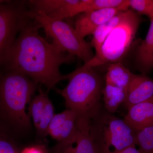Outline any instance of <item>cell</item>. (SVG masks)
<instances>
[{"mask_svg":"<svg viewBox=\"0 0 153 153\" xmlns=\"http://www.w3.org/2000/svg\"><path fill=\"white\" fill-rule=\"evenodd\" d=\"M40 28L41 25L33 18L19 33L4 56L0 68L24 74L37 84L45 85L49 91L65 80L60 66L72 63L75 56L58 51L40 36Z\"/></svg>","mask_w":153,"mask_h":153,"instance_id":"obj_1","label":"cell"},{"mask_svg":"<svg viewBox=\"0 0 153 153\" xmlns=\"http://www.w3.org/2000/svg\"><path fill=\"white\" fill-rule=\"evenodd\" d=\"M39 85L16 71L0 74V131L15 140L30 134L33 126L26 106Z\"/></svg>","mask_w":153,"mask_h":153,"instance_id":"obj_2","label":"cell"},{"mask_svg":"<svg viewBox=\"0 0 153 153\" xmlns=\"http://www.w3.org/2000/svg\"><path fill=\"white\" fill-rule=\"evenodd\" d=\"M65 79L68 85L58 91L67 109L75 112L77 118L91 123L102 109L104 79L95 68L84 65L65 75Z\"/></svg>","mask_w":153,"mask_h":153,"instance_id":"obj_3","label":"cell"},{"mask_svg":"<svg viewBox=\"0 0 153 153\" xmlns=\"http://www.w3.org/2000/svg\"><path fill=\"white\" fill-rule=\"evenodd\" d=\"M90 132L99 153H118L137 146V131L105 109L91 123Z\"/></svg>","mask_w":153,"mask_h":153,"instance_id":"obj_4","label":"cell"},{"mask_svg":"<svg viewBox=\"0 0 153 153\" xmlns=\"http://www.w3.org/2000/svg\"><path fill=\"white\" fill-rule=\"evenodd\" d=\"M140 22L139 14L130 9L126 11L123 18L107 37L92 60L84 65L95 68L121 62L130 48Z\"/></svg>","mask_w":153,"mask_h":153,"instance_id":"obj_5","label":"cell"},{"mask_svg":"<svg viewBox=\"0 0 153 153\" xmlns=\"http://www.w3.org/2000/svg\"><path fill=\"white\" fill-rule=\"evenodd\" d=\"M31 14L58 51L79 57L84 64L92 60L94 55L91 44L78 36L72 26L63 20L51 19L40 12Z\"/></svg>","mask_w":153,"mask_h":153,"instance_id":"obj_6","label":"cell"},{"mask_svg":"<svg viewBox=\"0 0 153 153\" xmlns=\"http://www.w3.org/2000/svg\"><path fill=\"white\" fill-rule=\"evenodd\" d=\"M33 19L28 1L0 4V66L19 33Z\"/></svg>","mask_w":153,"mask_h":153,"instance_id":"obj_7","label":"cell"},{"mask_svg":"<svg viewBox=\"0 0 153 153\" xmlns=\"http://www.w3.org/2000/svg\"><path fill=\"white\" fill-rule=\"evenodd\" d=\"M90 124L76 118L74 131L66 139L57 142L52 153H99L91 136Z\"/></svg>","mask_w":153,"mask_h":153,"instance_id":"obj_8","label":"cell"},{"mask_svg":"<svg viewBox=\"0 0 153 153\" xmlns=\"http://www.w3.org/2000/svg\"><path fill=\"white\" fill-rule=\"evenodd\" d=\"M28 2L31 13L40 12L55 20L78 15L79 0H30Z\"/></svg>","mask_w":153,"mask_h":153,"instance_id":"obj_9","label":"cell"},{"mask_svg":"<svg viewBox=\"0 0 153 153\" xmlns=\"http://www.w3.org/2000/svg\"><path fill=\"white\" fill-rule=\"evenodd\" d=\"M121 12L124 11L117 8H106L82 13L75 20L74 29L78 36L84 39L93 35L100 25Z\"/></svg>","mask_w":153,"mask_h":153,"instance_id":"obj_10","label":"cell"},{"mask_svg":"<svg viewBox=\"0 0 153 153\" xmlns=\"http://www.w3.org/2000/svg\"><path fill=\"white\" fill-rule=\"evenodd\" d=\"M153 97V79L146 74H133L123 104L127 109Z\"/></svg>","mask_w":153,"mask_h":153,"instance_id":"obj_11","label":"cell"},{"mask_svg":"<svg viewBox=\"0 0 153 153\" xmlns=\"http://www.w3.org/2000/svg\"><path fill=\"white\" fill-rule=\"evenodd\" d=\"M123 120L137 131L153 126V97L130 107Z\"/></svg>","mask_w":153,"mask_h":153,"instance_id":"obj_12","label":"cell"},{"mask_svg":"<svg viewBox=\"0 0 153 153\" xmlns=\"http://www.w3.org/2000/svg\"><path fill=\"white\" fill-rule=\"evenodd\" d=\"M136 62L143 74L149 73L153 67V20L146 37L137 50Z\"/></svg>","mask_w":153,"mask_h":153,"instance_id":"obj_13","label":"cell"},{"mask_svg":"<svg viewBox=\"0 0 153 153\" xmlns=\"http://www.w3.org/2000/svg\"><path fill=\"white\" fill-rule=\"evenodd\" d=\"M133 73L121 62L109 64L105 76V82L127 90Z\"/></svg>","mask_w":153,"mask_h":153,"instance_id":"obj_14","label":"cell"},{"mask_svg":"<svg viewBox=\"0 0 153 153\" xmlns=\"http://www.w3.org/2000/svg\"><path fill=\"white\" fill-rule=\"evenodd\" d=\"M127 91L105 82L102 90V100L104 109L110 113L114 114L126 97Z\"/></svg>","mask_w":153,"mask_h":153,"instance_id":"obj_15","label":"cell"},{"mask_svg":"<svg viewBox=\"0 0 153 153\" xmlns=\"http://www.w3.org/2000/svg\"><path fill=\"white\" fill-rule=\"evenodd\" d=\"M126 11L121 12L108 21L105 22L94 33L93 38L90 44L92 48L98 52L108 36L111 33L123 18Z\"/></svg>","mask_w":153,"mask_h":153,"instance_id":"obj_16","label":"cell"},{"mask_svg":"<svg viewBox=\"0 0 153 153\" xmlns=\"http://www.w3.org/2000/svg\"><path fill=\"white\" fill-rule=\"evenodd\" d=\"M38 90L39 94L31 101L29 108V114L32 118L36 129L40 123L47 99L49 98L47 92L42 90L41 86H39Z\"/></svg>","mask_w":153,"mask_h":153,"instance_id":"obj_17","label":"cell"},{"mask_svg":"<svg viewBox=\"0 0 153 153\" xmlns=\"http://www.w3.org/2000/svg\"><path fill=\"white\" fill-rule=\"evenodd\" d=\"M55 109L49 98L47 99L40 123L36 129L37 135L41 138H45L48 134V128L55 116Z\"/></svg>","mask_w":153,"mask_h":153,"instance_id":"obj_18","label":"cell"},{"mask_svg":"<svg viewBox=\"0 0 153 153\" xmlns=\"http://www.w3.org/2000/svg\"><path fill=\"white\" fill-rule=\"evenodd\" d=\"M137 146L140 153H153V126L137 131Z\"/></svg>","mask_w":153,"mask_h":153,"instance_id":"obj_19","label":"cell"},{"mask_svg":"<svg viewBox=\"0 0 153 153\" xmlns=\"http://www.w3.org/2000/svg\"><path fill=\"white\" fill-rule=\"evenodd\" d=\"M71 111L70 110L66 109L60 113L55 114L49 125L47 134L57 142L60 140L63 125Z\"/></svg>","mask_w":153,"mask_h":153,"instance_id":"obj_20","label":"cell"},{"mask_svg":"<svg viewBox=\"0 0 153 153\" xmlns=\"http://www.w3.org/2000/svg\"><path fill=\"white\" fill-rule=\"evenodd\" d=\"M129 7L137 12L138 14L145 15L151 21L153 20V0H129Z\"/></svg>","mask_w":153,"mask_h":153,"instance_id":"obj_21","label":"cell"},{"mask_svg":"<svg viewBox=\"0 0 153 153\" xmlns=\"http://www.w3.org/2000/svg\"><path fill=\"white\" fill-rule=\"evenodd\" d=\"M16 141L0 131V153H18Z\"/></svg>","mask_w":153,"mask_h":153,"instance_id":"obj_22","label":"cell"},{"mask_svg":"<svg viewBox=\"0 0 153 153\" xmlns=\"http://www.w3.org/2000/svg\"><path fill=\"white\" fill-rule=\"evenodd\" d=\"M21 153H44L41 148L38 146H31L25 148Z\"/></svg>","mask_w":153,"mask_h":153,"instance_id":"obj_23","label":"cell"},{"mask_svg":"<svg viewBox=\"0 0 153 153\" xmlns=\"http://www.w3.org/2000/svg\"><path fill=\"white\" fill-rule=\"evenodd\" d=\"M118 153H140L139 150L137 148V146L129 147L124 150Z\"/></svg>","mask_w":153,"mask_h":153,"instance_id":"obj_24","label":"cell"},{"mask_svg":"<svg viewBox=\"0 0 153 153\" xmlns=\"http://www.w3.org/2000/svg\"><path fill=\"white\" fill-rule=\"evenodd\" d=\"M6 1H4V0H0V4H1V3L5 2Z\"/></svg>","mask_w":153,"mask_h":153,"instance_id":"obj_25","label":"cell"}]
</instances>
